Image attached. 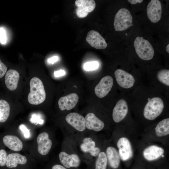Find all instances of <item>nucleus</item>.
Segmentation results:
<instances>
[{
  "label": "nucleus",
  "mask_w": 169,
  "mask_h": 169,
  "mask_svg": "<svg viewBox=\"0 0 169 169\" xmlns=\"http://www.w3.org/2000/svg\"><path fill=\"white\" fill-rule=\"evenodd\" d=\"M158 80L167 86H169V70L164 69L159 70L157 74Z\"/></svg>",
  "instance_id": "26"
},
{
  "label": "nucleus",
  "mask_w": 169,
  "mask_h": 169,
  "mask_svg": "<svg viewBox=\"0 0 169 169\" xmlns=\"http://www.w3.org/2000/svg\"><path fill=\"white\" fill-rule=\"evenodd\" d=\"M7 153L3 149L0 150V166H3L6 165Z\"/></svg>",
  "instance_id": "28"
},
{
  "label": "nucleus",
  "mask_w": 169,
  "mask_h": 169,
  "mask_svg": "<svg viewBox=\"0 0 169 169\" xmlns=\"http://www.w3.org/2000/svg\"><path fill=\"white\" fill-rule=\"evenodd\" d=\"M147 14L152 23H156L160 19L162 14V8L160 2L158 0H151L148 4Z\"/></svg>",
  "instance_id": "7"
},
{
  "label": "nucleus",
  "mask_w": 169,
  "mask_h": 169,
  "mask_svg": "<svg viewBox=\"0 0 169 169\" xmlns=\"http://www.w3.org/2000/svg\"><path fill=\"white\" fill-rule=\"evenodd\" d=\"M10 106L6 100H0V122H4L8 119L10 114Z\"/></svg>",
  "instance_id": "23"
},
{
  "label": "nucleus",
  "mask_w": 169,
  "mask_h": 169,
  "mask_svg": "<svg viewBox=\"0 0 169 169\" xmlns=\"http://www.w3.org/2000/svg\"><path fill=\"white\" fill-rule=\"evenodd\" d=\"M58 60V57L57 56H54L49 59L48 60V62L49 63L53 64L57 61Z\"/></svg>",
  "instance_id": "34"
},
{
  "label": "nucleus",
  "mask_w": 169,
  "mask_h": 169,
  "mask_svg": "<svg viewBox=\"0 0 169 169\" xmlns=\"http://www.w3.org/2000/svg\"><path fill=\"white\" fill-rule=\"evenodd\" d=\"M128 112L127 102L124 99H121L117 102L112 111V118L114 121L119 123L126 116Z\"/></svg>",
  "instance_id": "11"
},
{
  "label": "nucleus",
  "mask_w": 169,
  "mask_h": 169,
  "mask_svg": "<svg viewBox=\"0 0 169 169\" xmlns=\"http://www.w3.org/2000/svg\"><path fill=\"white\" fill-rule=\"evenodd\" d=\"M95 142L92 141L89 144L82 143L80 145V148L83 152H89L92 156H96L100 153V149L98 147H95Z\"/></svg>",
  "instance_id": "24"
},
{
  "label": "nucleus",
  "mask_w": 169,
  "mask_h": 169,
  "mask_svg": "<svg viewBox=\"0 0 169 169\" xmlns=\"http://www.w3.org/2000/svg\"><path fill=\"white\" fill-rule=\"evenodd\" d=\"M162 100L160 97L150 99L146 103L143 111V115L146 119L153 120L159 116L164 108Z\"/></svg>",
  "instance_id": "2"
},
{
  "label": "nucleus",
  "mask_w": 169,
  "mask_h": 169,
  "mask_svg": "<svg viewBox=\"0 0 169 169\" xmlns=\"http://www.w3.org/2000/svg\"><path fill=\"white\" fill-rule=\"evenodd\" d=\"M86 40L92 47L97 49L106 48L107 44L99 33L95 30H91L87 33Z\"/></svg>",
  "instance_id": "10"
},
{
  "label": "nucleus",
  "mask_w": 169,
  "mask_h": 169,
  "mask_svg": "<svg viewBox=\"0 0 169 169\" xmlns=\"http://www.w3.org/2000/svg\"><path fill=\"white\" fill-rule=\"evenodd\" d=\"M7 70V68L6 66L1 62L0 59V78L4 76Z\"/></svg>",
  "instance_id": "32"
},
{
  "label": "nucleus",
  "mask_w": 169,
  "mask_h": 169,
  "mask_svg": "<svg viewBox=\"0 0 169 169\" xmlns=\"http://www.w3.org/2000/svg\"><path fill=\"white\" fill-rule=\"evenodd\" d=\"M156 134L157 136H166L169 134V119H164L159 122L155 128Z\"/></svg>",
  "instance_id": "22"
},
{
  "label": "nucleus",
  "mask_w": 169,
  "mask_h": 169,
  "mask_svg": "<svg viewBox=\"0 0 169 169\" xmlns=\"http://www.w3.org/2000/svg\"><path fill=\"white\" fill-rule=\"evenodd\" d=\"M107 163L105 153L104 152H100L95 162V169H106Z\"/></svg>",
  "instance_id": "25"
},
{
  "label": "nucleus",
  "mask_w": 169,
  "mask_h": 169,
  "mask_svg": "<svg viewBox=\"0 0 169 169\" xmlns=\"http://www.w3.org/2000/svg\"><path fill=\"white\" fill-rule=\"evenodd\" d=\"M65 74V72L63 70H60L57 71H55L54 75L56 77H58L64 75Z\"/></svg>",
  "instance_id": "33"
},
{
  "label": "nucleus",
  "mask_w": 169,
  "mask_h": 169,
  "mask_svg": "<svg viewBox=\"0 0 169 169\" xmlns=\"http://www.w3.org/2000/svg\"><path fill=\"white\" fill-rule=\"evenodd\" d=\"M79 99L78 95L75 93H72L62 97L58 101L59 108L62 111L72 109L78 103Z\"/></svg>",
  "instance_id": "15"
},
{
  "label": "nucleus",
  "mask_w": 169,
  "mask_h": 169,
  "mask_svg": "<svg viewBox=\"0 0 169 169\" xmlns=\"http://www.w3.org/2000/svg\"><path fill=\"white\" fill-rule=\"evenodd\" d=\"M84 119L86 128L88 129L99 131L104 127V123L93 113H88L85 116Z\"/></svg>",
  "instance_id": "16"
},
{
  "label": "nucleus",
  "mask_w": 169,
  "mask_h": 169,
  "mask_svg": "<svg viewBox=\"0 0 169 169\" xmlns=\"http://www.w3.org/2000/svg\"><path fill=\"white\" fill-rule=\"evenodd\" d=\"M65 120L69 124L79 131H83L86 128L84 118L78 113L69 114L66 116Z\"/></svg>",
  "instance_id": "12"
},
{
  "label": "nucleus",
  "mask_w": 169,
  "mask_h": 169,
  "mask_svg": "<svg viewBox=\"0 0 169 169\" xmlns=\"http://www.w3.org/2000/svg\"><path fill=\"white\" fill-rule=\"evenodd\" d=\"M120 158L123 161L128 160L133 156V152L131 143L126 137L120 138L117 142Z\"/></svg>",
  "instance_id": "8"
},
{
  "label": "nucleus",
  "mask_w": 169,
  "mask_h": 169,
  "mask_svg": "<svg viewBox=\"0 0 169 169\" xmlns=\"http://www.w3.org/2000/svg\"><path fill=\"white\" fill-rule=\"evenodd\" d=\"M114 74L117 83L121 87L129 89L134 85L135 79L131 74L121 69L116 70Z\"/></svg>",
  "instance_id": "6"
},
{
  "label": "nucleus",
  "mask_w": 169,
  "mask_h": 169,
  "mask_svg": "<svg viewBox=\"0 0 169 169\" xmlns=\"http://www.w3.org/2000/svg\"><path fill=\"white\" fill-rule=\"evenodd\" d=\"M169 44H168L166 48V50L167 53H169Z\"/></svg>",
  "instance_id": "38"
},
{
  "label": "nucleus",
  "mask_w": 169,
  "mask_h": 169,
  "mask_svg": "<svg viewBox=\"0 0 169 169\" xmlns=\"http://www.w3.org/2000/svg\"><path fill=\"white\" fill-rule=\"evenodd\" d=\"M75 5L77 7L76 14L80 18L87 16L89 13L94 10L96 6L95 2L93 0H76Z\"/></svg>",
  "instance_id": "9"
},
{
  "label": "nucleus",
  "mask_w": 169,
  "mask_h": 169,
  "mask_svg": "<svg viewBox=\"0 0 169 169\" xmlns=\"http://www.w3.org/2000/svg\"><path fill=\"white\" fill-rule=\"evenodd\" d=\"M132 17L130 11L126 8H121L115 16L114 23L115 29L116 31L125 30L132 25Z\"/></svg>",
  "instance_id": "4"
},
{
  "label": "nucleus",
  "mask_w": 169,
  "mask_h": 169,
  "mask_svg": "<svg viewBox=\"0 0 169 169\" xmlns=\"http://www.w3.org/2000/svg\"><path fill=\"white\" fill-rule=\"evenodd\" d=\"M37 142L39 153L43 156L48 154L52 145V142L49 138L48 134L46 132L40 134L37 137Z\"/></svg>",
  "instance_id": "13"
},
{
  "label": "nucleus",
  "mask_w": 169,
  "mask_h": 169,
  "mask_svg": "<svg viewBox=\"0 0 169 169\" xmlns=\"http://www.w3.org/2000/svg\"><path fill=\"white\" fill-rule=\"evenodd\" d=\"M19 129L22 132L25 138H28L30 136V130L23 124L20 125L19 126Z\"/></svg>",
  "instance_id": "29"
},
{
  "label": "nucleus",
  "mask_w": 169,
  "mask_h": 169,
  "mask_svg": "<svg viewBox=\"0 0 169 169\" xmlns=\"http://www.w3.org/2000/svg\"><path fill=\"white\" fill-rule=\"evenodd\" d=\"M60 162L66 168L77 167L80 164V159L75 154H69L65 152H61L59 155Z\"/></svg>",
  "instance_id": "14"
},
{
  "label": "nucleus",
  "mask_w": 169,
  "mask_h": 169,
  "mask_svg": "<svg viewBox=\"0 0 169 169\" xmlns=\"http://www.w3.org/2000/svg\"><path fill=\"white\" fill-rule=\"evenodd\" d=\"M30 120L31 122L34 123L42 124L44 122V120L40 119L39 116L35 114L32 115Z\"/></svg>",
  "instance_id": "31"
},
{
  "label": "nucleus",
  "mask_w": 169,
  "mask_h": 169,
  "mask_svg": "<svg viewBox=\"0 0 169 169\" xmlns=\"http://www.w3.org/2000/svg\"><path fill=\"white\" fill-rule=\"evenodd\" d=\"M134 45L136 53L141 59L149 60L153 58L154 50L148 41L142 37L138 36L134 41Z\"/></svg>",
  "instance_id": "3"
},
{
  "label": "nucleus",
  "mask_w": 169,
  "mask_h": 169,
  "mask_svg": "<svg viewBox=\"0 0 169 169\" xmlns=\"http://www.w3.org/2000/svg\"><path fill=\"white\" fill-rule=\"evenodd\" d=\"M3 142L8 148L15 151H19L23 147L22 141L15 136L6 135L4 136L3 138Z\"/></svg>",
  "instance_id": "19"
},
{
  "label": "nucleus",
  "mask_w": 169,
  "mask_h": 169,
  "mask_svg": "<svg viewBox=\"0 0 169 169\" xmlns=\"http://www.w3.org/2000/svg\"><path fill=\"white\" fill-rule=\"evenodd\" d=\"M128 1L132 4H135L138 3H142L143 0H128Z\"/></svg>",
  "instance_id": "37"
},
{
  "label": "nucleus",
  "mask_w": 169,
  "mask_h": 169,
  "mask_svg": "<svg viewBox=\"0 0 169 169\" xmlns=\"http://www.w3.org/2000/svg\"><path fill=\"white\" fill-rule=\"evenodd\" d=\"M19 78V73L16 70L10 69L6 73L5 79V85L9 90L13 91L16 89Z\"/></svg>",
  "instance_id": "18"
},
{
  "label": "nucleus",
  "mask_w": 169,
  "mask_h": 169,
  "mask_svg": "<svg viewBox=\"0 0 169 169\" xmlns=\"http://www.w3.org/2000/svg\"><path fill=\"white\" fill-rule=\"evenodd\" d=\"M30 92L28 100L29 103L34 105H38L45 100V91L42 82L38 78L34 77L30 82Z\"/></svg>",
  "instance_id": "1"
},
{
  "label": "nucleus",
  "mask_w": 169,
  "mask_h": 169,
  "mask_svg": "<svg viewBox=\"0 0 169 169\" xmlns=\"http://www.w3.org/2000/svg\"><path fill=\"white\" fill-rule=\"evenodd\" d=\"M27 162L25 156L18 153H12L7 155L6 165L9 168H15L18 164H24Z\"/></svg>",
  "instance_id": "21"
},
{
  "label": "nucleus",
  "mask_w": 169,
  "mask_h": 169,
  "mask_svg": "<svg viewBox=\"0 0 169 169\" xmlns=\"http://www.w3.org/2000/svg\"><path fill=\"white\" fill-rule=\"evenodd\" d=\"M161 156L162 157H164V155H162Z\"/></svg>",
  "instance_id": "39"
},
{
  "label": "nucleus",
  "mask_w": 169,
  "mask_h": 169,
  "mask_svg": "<svg viewBox=\"0 0 169 169\" xmlns=\"http://www.w3.org/2000/svg\"><path fill=\"white\" fill-rule=\"evenodd\" d=\"M164 149L156 145H151L146 147L143 152L144 158L149 161L156 160L163 155Z\"/></svg>",
  "instance_id": "17"
},
{
  "label": "nucleus",
  "mask_w": 169,
  "mask_h": 169,
  "mask_svg": "<svg viewBox=\"0 0 169 169\" xmlns=\"http://www.w3.org/2000/svg\"><path fill=\"white\" fill-rule=\"evenodd\" d=\"M52 169H67L66 167H64L61 165L59 164H56L53 166Z\"/></svg>",
  "instance_id": "36"
},
{
  "label": "nucleus",
  "mask_w": 169,
  "mask_h": 169,
  "mask_svg": "<svg viewBox=\"0 0 169 169\" xmlns=\"http://www.w3.org/2000/svg\"><path fill=\"white\" fill-rule=\"evenodd\" d=\"M113 84V80L110 76L104 77L95 88L96 95L100 98L106 96L111 90Z\"/></svg>",
  "instance_id": "5"
},
{
  "label": "nucleus",
  "mask_w": 169,
  "mask_h": 169,
  "mask_svg": "<svg viewBox=\"0 0 169 169\" xmlns=\"http://www.w3.org/2000/svg\"><path fill=\"white\" fill-rule=\"evenodd\" d=\"M92 139L90 137L85 138L83 141V143L85 144H89L92 141Z\"/></svg>",
  "instance_id": "35"
},
{
  "label": "nucleus",
  "mask_w": 169,
  "mask_h": 169,
  "mask_svg": "<svg viewBox=\"0 0 169 169\" xmlns=\"http://www.w3.org/2000/svg\"><path fill=\"white\" fill-rule=\"evenodd\" d=\"M106 155L110 166L113 169L118 167L120 164V156L116 149L112 146L108 147Z\"/></svg>",
  "instance_id": "20"
},
{
  "label": "nucleus",
  "mask_w": 169,
  "mask_h": 169,
  "mask_svg": "<svg viewBox=\"0 0 169 169\" xmlns=\"http://www.w3.org/2000/svg\"><path fill=\"white\" fill-rule=\"evenodd\" d=\"M98 66L99 64L97 62L91 61L86 63L84 65V68L87 71H90L96 69Z\"/></svg>",
  "instance_id": "27"
},
{
  "label": "nucleus",
  "mask_w": 169,
  "mask_h": 169,
  "mask_svg": "<svg viewBox=\"0 0 169 169\" xmlns=\"http://www.w3.org/2000/svg\"><path fill=\"white\" fill-rule=\"evenodd\" d=\"M7 41V37L4 29L0 28V42L2 44L6 43Z\"/></svg>",
  "instance_id": "30"
}]
</instances>
